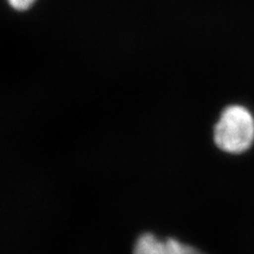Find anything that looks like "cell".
<instances>
[{"label":"cell","instance_id":"2","mask_svg":"<svg viewBox=\"0 0 254 254\" xmlns=\"http://www.w3.org/2000/svg\"><path fill=\"white\" fill-rule=\"evenodd\" d=\"M163 241L153 233H143L133 246L132 254H161Z\"/></svg>","mask_w":254,"mask_h":254},{"label":"cell","instance_id":"1","mask_svg":"<svg viewBox=\"0 0 254 254\" xmlns=\"http://www.w3.org/2000/svg\"><path fill=\"white\" fill-rule=\"evenodd\" d=\"M215 145L226 154L243 155L254 145V117L241 105L222 111L213 132Z\"/></svg>","mask_w":254,"mask_h":254},{"label":"cell","instance_id":"4","mask_svg":"<svg viewBox=\"0 0 254 254\" xmlns=\"http://www.w3.org/2000/svg\"><path fill=\"white\" fill-rule=\"evenodd\" d=\"M16 10H27L34 2V0H7Z\"/></svg>","mask_w":254,"mask_h":254},{"label":"cell","instance_id":"3","mask_svg":"<svg viewBox=\"0 0 254 254\" xmlns=\"http://www.w3.org/2000/svg\"><path fill=\"white\" fill-rule=\"evenodd\" d=\"M161 254H206L192 246L182 244L175 238L169 237L163 241Z\"/></svg>","mask_w":254,"mask_h":254}]
</instances>
